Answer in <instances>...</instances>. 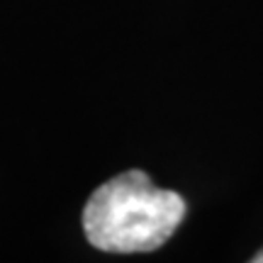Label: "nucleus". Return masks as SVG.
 <instances>
[{
  "label": "nucleus",
  "instance_id": "f257e3e1",
  "mask_svg": "<svg viewBox=\"0 0 263 263\" xmlns=\"http://www.w3.org/2000/svg\"><path fill=\"white\" fill-rule=\"evenodd\" d=\"M185 217L176 190L156 188L144 171H124L93 190L83 207L85 239L107 254H146L168 241Z\"/></svg>",
  "mask_w": 263,
  "mask_h": 263
},
{
  "label": "nucleus",
  "instance_id": "f03ea898",
  "mask_svg": "<svg viewBox=\"0 0 263 263\" xmlns=\"http://www.w3.org/2000/svg\"><path fill=\"white\" fill-rule=\"evenodd\" d=\"M251 261H254V263H263V249H261V251H258V254L254 256V258H251Z\"/></svg>",
  "mask_w": 263,
  "mask_h": 263
}]
</instances>
